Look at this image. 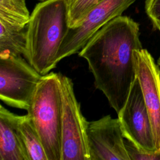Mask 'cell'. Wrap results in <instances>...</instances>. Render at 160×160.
Masks as SVG:
<instances>
[{"label": "cell", "instance_id": "obj_1", "mask_svg": "<svg viewBox=\"0 0 160 160\" xmlns=\"http://www.w3.org/2000/svg\"><path fill=\"white\" fill-rule=\"evenodd\" d=\"M141 49L138 23L119 16L99 29L78 52L87 61L96 88L117 113L136 78L134 51Z\"/></svg>", "mask_w": 160, "mask_h": 160}, {"label": "cell", "instance_id": "obj_2", "mask_svg": "<svg viewBox=\"0 0 160 160\" xmlns=\"http://www.w3.org/2000/svg\"><path fill=\"white\" fill-rule=\"evenodd\" d=\"M69 28L67 0H44L35 6L28 26L24 58L41 75L56 68Z\"/></svg>", "mask_w": 160, "mask_h": 160}, {"label": "cell", "instance_id": "obj_3", "mask_svg": "<svg viewBox=\"0 0 160 160\" xmlns=\"http://www.w3.org/2000/svg\"><path fill=\"white\" fill-rule=\"evenodd\" d=\"M27 111L48 160H61L62 101L58 73L42 76Z\"/></svg>", "mask_w": 160, "mask_h": 160}, {"label": "cell", "instance_id": "obj_4", "mask_svg": "<svg viewBox=\"0 0 160 160\" xmlns=\"http://www.w3.org/2000/svg\"><path fill=\"white\" fill-rule=\"evenodd\" d=\"M62 101L61 160H90L87 127L72 80L58 73Z\"/></svg>", "mask_w": 160, "mask_h": 160}, {"label": "cell", "instance_id": "obj_5", "mask_svg": "<svg viewBox=\"0 0 160 160\" xmlns=\"http://www.w3.org/2000/svg\"><path fill=\"white\" fill-rule=\"evenodd\" d=\"M42 76L22 56L0 57L1 100L28 110Z\"/></svg>", "mask_w": 160, "mask_h": 160}, {"label": "cell", "instance_id": "obj_6", "mask_svg": "<svg viewBox=\"0 0 160 160\" xmlns=\"http://www.w3.org/2000/svg\"><path fill=\"white\" fill-rule=\"evenodd\" d=\"M136 1L104 0L96 6L87 14L78 26L69 28L58 52L57 62L79 52L99 29L111 20L121 16Z\"/></svg>", "mask_w": 160, "mask_h": 160}, {"label": "cell", "instance_id": "obj_7", "mask_svg": "<svg viewBox=\"0 0 160 160\" xmlns=\"http://www.w3.org/2000/svg\"><path fill=\"white\" fill-rule=\"evenodd\" d=\"M117 114L124 138L144 151H158L149 116L137 77L132 84L124 105Z\"/></svg>", "mask_w": 160, "mask_h": 160}, {"label": "cell", "instance_id": "obj_8", "mask_svg": "<svg viewBox=\"0 0 160 160\" xmlns=\"http://www.w3.org/2000/svg\"><path fill=\"white\" fill-rule=\"evenodd\" d=\"M87 137L90 160H129L118 118L88 121Z\"/></svg>", "mask_w": 160, "mask_h": 160}, {"label": "cell", "instance_id": "obj_9", "mask_svg": "<svg viewBox=\"0 0 160 160\" xmlns=\"http://www.w3.org/2000/svg\"><path fill=\"white\" fill-rule=\"evenodd\" d=\"M136 77L139 82L149 116L154 144L160 151V70L145 49L133 52Z\"/></svg>", "mask_w": 160, "mask_h": 160}, {"label": "cell", "instance_id": "obj_10", "mask_svg": "<svg viewBox=\"0 0 160 160\" xmlns=\"http://www.w3.org/2000/svg\"><path fill=\"white\" fill-rule=\"evenodd\" d=\"M20 116L0 106V160H29L18 131Z\"/></svg>", "mask_w": 160, "mask_h": 160}, {"label": "cell", "instance_id": "obj_11", "mask_svg": "<svg viewBox=\"0 0 160 160\" xmlns=\"http://www.w3.org/2000/svg\"><path fill=\"white\" fill-rule=\"evenodd\" d=\"M18 131L29 160H48L39 134L28 114L20 116Z\"/></svg>", "mask_w": 160, "mask_h": 160}, {"label": "cell", "instance_id": "obj_12", "mask_svg": "<svg viewBox=\"0 0 160 160\" xmlns=\"http://www.w3.org/2000/svg\"><path fill=\"white\" fill-rule=\"evenodd\" d=\"M31 15L25 0H0V19L28 25Z\"/></svg>", "mask_w": 160, "mask_h": 160}, {"label": "cell", "instance_id": "obj_13", "mask_svg": "<svg viewBox=\"0 0 160 160\" xmlns=\"http://www.w3.org/2000/svg\"><path fill=\"white\" fill-rule=\"evenodd\" d=\"M104 0H67L69 28L78 26L87 14Z\"/></svg>", "mask_w": 160, "mask_h": 160}, {"label": "cell", "instance_id": "obj_14", "mask_svg": "<svg viewBox=\"0 0 160 160\" xmlns=\"http://www.w3.org/2000/svg\"><path fill=\"white\" fill-rule=\"evenodd\" d=\"M124 141L129 160H160V151L154 152L144 151L129 139L124 138Z\"/></svg>", "mask_w": 160, "mask_h": 160}, {"label": "cell", "instance_id": "obj_15", "mask_svg": "<svg viewBox=\"0 0 160 160\" xmlns=\"http://www.w3.org/2000/svg\"><path fill=\"white\" fill-rule=\"evenodd\" d=\"M145 10L154 27L160 31V0H146Z\"/></svg>", "mask_w": 160, "mask_h": 160}, {"label": "cell", "instance_id": "obj_16", "mask_svg": "<svg viewBox=\"0 0 160 160\" xmlns=\"http://www.w3.org/2000/svg\"><path fill=\"white\" fill-rule=\"evenodd\" d=\"M158 64H159V66H160V58H159V59H158Z\"/></svg>", "mask_w": 160, "mask_h": 160}, {"label": "cell", "instance_id": "obj_17", "mask_svg": "<svg viewBox=\"0 0 160 160\" xmlns=\"http://www.w3.org/2000/svg\"><path fill=\"white\" fill-rule=\"evenodd\" d=\"M38 1H44V0H38Z\"/></svg>", "mask_w": 160, "mask_h": 160}]
</instances>
